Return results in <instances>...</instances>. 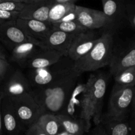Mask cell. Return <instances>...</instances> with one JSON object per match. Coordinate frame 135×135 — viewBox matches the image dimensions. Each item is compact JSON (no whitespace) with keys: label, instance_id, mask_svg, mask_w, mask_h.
<instances>
[{"label":"cell","instance_id":"cell-1","mask_svg":"<svg viewBox=\"0 0 135 135\" xmlns=\"http://www.w3.org/2000/svg\"><path fill=\"white\" fill-rule=\"evenodd\" d=\"M82 74L83 73L75 69L69 75L57 83L32 88L30 94L44 113L63 114Z\"/></svg>","mask_w":135,"mask_h":135},{"label":"cell","instance_id":"cell-2","mask_svg":"<svg viewBox=\"0 0 135 135\" xmlns=\"http://www.w3.org/2000/svg\"><path fill=\"white\" fill-rule=\"evenodd\" d=\"M113 33L106 31L98 42L85 56L75 62V69L81 73L95 71L109 65L113 57Z\"/></svg>","mask_w":135,"mask_h":135},{"label":"cell","instance_id":"cell-3","mask_svg":"<svg viewBox=\"0 0 135 135\" xmlns=\"http://www.w3.org/2000/svg\"><path fill=\"white\" fill-rule=\"evenodd\" d=\"M75 62L63 56L53 65L43 69L30 70L27 78L32 88L45 86L62 80L75 69Z\"/></svg>","mask_w":135,"mask_h":135},{"label":"cell","instance_id":"cell-4","mask_svg":"<svg viewBox=\"0 0 135 135\" xmlns=\"http://www.w3.org/2000/svg\"><path fill=\"white\" fill-rule=\"evenodd\" d=\"M134 91L135 86L123 87L115 84L105 115L116 121L127 119L129 112L131 110Z\"/></svg>","mask_w":135,"mask_h":135},{"label":"cell","instance_id":"cell-5","mask_svg":"<svg viewBox=\"0 0 135 135\" xmlns=\"http://www.w3.org/2000/svg\"><path fill=\"white\" fill-rule=\"evenodd\" d=\"M9 99L20 121L27 129L38 122L40 117L44 114L31 94L9 98Z\"/></svg>","mask_w":135,"mask_h":135},{"label":"cell","instance_id":"cell-6","mask_svg":"<svg viewBox=\"0 0 135 135\" xmlns=\"http://www.w3.org/2000/svg\"><path fill=\"white\" fill-rule=\"evenodd\" d=\"M108 79L105 74L100 73L90 75L87 82L90 87L92 98L95 105V115L94 122L95 126L100 125L102 119L104 98L106 92Z\"/></svg>","mask_w":135,"mask_h":135},{"label":"cell","instance_id":"cell-7","mask_svg":"<svg viewBox=\"0 0 135 135\" xmlns=\"http://www.w3.org/2000/svg\"><path fill=\"white\" fill-rule=\"evenodd\" d=\"M32 86L27 76L20 69H15L0 85L4 98L17 97L30 94Z\"/></svg>","mask_w":135,"mask_h":135},{"label":"cell","instance_id":"cell-8","mask_svg":"<svg viewBox=\"0 0 135 135\" xmlns=\"http://www.w3.org/2000/svg\"><path fill=\"white\" fill-rule=\"evenodd\" d=\"M76 13L77 21L88 30L106 28L112 32L110 22L102 11L76 5Z\"/></svg>","mask_w":135,"mask_h":135},{"label":"cell","instance_id":"cell-9","mask_svg":"<svg viewBox=\"0 0 135 135\" xmlns=\"http://www.w3.org/2000/svg\"><path fill=\"white\" fill-rule=\"evenodd\" d=\"M76 36L75 34H67L60 30H53L43 40L32 42L42 50H55L61 53L64 56L67 57L71 44Z\"/></svg>","mask_w":135,"mask_h":135},{"label":"cell","instance_id":"cell-10","mask_svg":"<svg viewBox=\"0 0 135 135\" xmlns=\"http://www.w3.org/2000/svg\"><path fill=\"white\" fill-rule=\"evenodd\" d=\"M1 119L4 134L23 135L27 131L17 117L9 98H4L2 100Z\"/></svg>","mask_w":135,"mask_h":135},{"label":"cell","instance_id":"cell-11","mask_svg":"<svg viewBox=\"0 0 135 135\" xmlns=\"http://www.w3.org/2000/svg\"><path fill=\"white\" fill-rule=\"evenodd\" d=\"M22 2L25 7L18 18L49 22V13L54 0H22Z\"/></svg>","mask_w":135,"mask_h":135},{"label":"cell","instance_id":"cell-12","mask_svg":"<svg viewBox=\"0 0 135 135\" xmlns=\"http://www.w3.org/2000/svg\"><path fill=\"white\" fill-rule=\"evenodd\" d=\"M100 37L91 30L76 35L71 44L67 57L73 61H77L92 50Z\"/></svg>","mask_w":135,"mask_h":135},{"label":"cell","instance_id":"cell-13","mask_svg":"<svg viewBox=\"0 0 135 135\" xmlns=\"http://www.w3.org/2000/svg\"><path fill=\"white\" fill-rule=\"evenodd\" d=\"M17 25L32 42L43 40L53 30L52 25L50 23L36 20L18 18Z\"/></svg>","mask_w":135,"mask_h":135},{"label":"cell","instance_id":"cell-14","mask_svg":"<svg viewBox=\"0 0 135 135\" xmlns=\"http://www.w3.org/2000/svg\"><path fill=\"white\" fill-rule=\"evenodd\" d=\"M28 40L26 34L17 25V21H7L0 25V42L11 51Z\"/></svg>","mask_w":135,"mask_h":135},{"label":"cell","instance_id":"cell-15","mask_svg":"<svg viewBox=\"0 0 135 135\" xmlns=\"http://www.w3.org/2000/svg\"><path fill=\"white\" fill-rule=\"evenodd\" d=\"M102 11L110 22L112 30L119 28L127 20L125 3L116 0H102Z\"/></svg>","mask_w":135,"mask_h":135},{"label":"cell","instance_id":"cell-16","mask_svg":"<svg viewBox=\"0 0 135 135\" xmlns=\"http://www.w3.org/2000/svg\"><path fill=\"white\" fill-rule=\"evenodd\" d=\"M63 56L61 53L55 50L40 49L28 61L26 68L30 70L47 68L59 61Z\"/></svg>","mask_w":135,"mask_h":135},{"label":"cell","instance_id":"cell-17","mask_svg":"<svg viewBox=\"0 0 135 135\" xmlns=\"http://www.w3.org/2000/svg\"><path fill=\"white\" fill-rule=\"evenodd\" d=\"M109 67L110 73L113 77L128 69L135 67V39L127 50L113 55Z\"/></svg>","mask_w":135,"mask_h":135},{"label":"cell","instance_id":"cell-18","mask_svg":"<svg viewBox=\"0 0 135 135\" xmlns=\"http://www.w3.org/2000/svg\"><path fill=\"white\" fill-rule=\"evenodd\" d=\"M76 2L69 3H57L54 0V4L49 13V22L51 25L58 22L76 21Z\"/></svg>","mask_w":135,"mask_h":135},{"label":"cell","instance_id":"cell-19","mask_svg":"<svg viewBox=\"0 0 135 135\" xmlns=\"http://www.w3.org/2000/svg\"><path fill=\"white\" fill-rule=\"evenodd\" d=\"M40 49L35 43L28 40L16 46L11 51L9 59L19 67L26 68L28 61Z\"/></svg>","mask_w":135,"mask_h":135},{"label":"cell","instance_id":"cell-20","mask_svg":"<svg viewBox=\"0 0 135 135\" xmlns=\"http://www.w3.org/2000/svg\"><path fill=\"white\" fill-rule=\"evenodd\" d=\"M95 115V105L91 92L90 87L88 82L86 83V90L80 107L79 119L85 124L86 133H89L91 128V120Z\"/></svg>","mask_w":135,"mask_h":135},{"label":"cell","instance_id":"cell-21","mask_svg":"<svg viewBox=\"0 0 135 135\" xmlns=\"http://www.w3.org/2000/svg\"><path fill=\"white\" fill-rule=\"evenodd\" d=\"M86 90V83H79L76 84L69 100L68 105L63 114L67 115L75 119H79L82 101Z\"/></svg>","mask_w":135,"mask_h":135},{"label":"cell","instance_id":"cell-22","mask_svg":"<svg viewBox=\"0 0 135 135\" xmlns=\"http://www.w3.org/2000/svg\"><path fill=\"white\" fill-rule=\"evenodd\" d=\"M63 130L69 135H83L86 133L85 124L80 119L65 114L55 115Z\"/></svg>","mask_w":135,"mask_h":135},{"label":"cell","instance_id":"cell-23","mask_svg":"<svg viewBox=\"0 0 135 135\" xmlns=\"http://www.w3.org/2000/svg\"><path fill=\"white\" fill-rule=\"evenodd\" d=\"M100 124L105 129L107 135H131L130 123L127 119L116 121L104 114Z\"/></svg>","mask_w":135,"mask_h":135},{"label":"cell","instance_id":"cell-24","mask_svg":"<svg viewBox=\"0 0 135 135\" xmlns=\"http://www.w3.org/2000/svg\"><path fill=\"white\" fill-rule=\"evenodd\" d=\"M47 135H59L63 130L55 115L44 113L37 122Z\"/></svg>","mask_w":135,"mask_h":135},{"label":"cell","instance_id":"cell-25","mask_svg":"<svg viewBox=\"0 0 135 135\" xmlns=\"http://www.w3.org/2000/svg\"><path fill=\"white\" fill-rule=\"evenodd\" d=\"M51 25H52L53 30H60L67 34H75V35L88 31L77 20L54 23Z\"/></svg>","mask_w":135,"mask_h":135},{"label":"cell","instance_id":"cell-26","mask_svg":"<svg viewBox=\"0 0 135 135\" xmlns=\"http://www.w3.org/2000/svg\"><path fill=\"white\" fill-rule=\"evenodd\" d=\"M113 78L115 84L117 85L123 87L135 86V67L120 73Z\"/></svg>","mask_w":135,"mask_h":135},{"label":"cell","instance_id":"cell-27","mask_svg":"<svg viewBox=\"0 0 135 135\" xmlns=\"http://www.w3.org/2000/svg\"><path fill=\"white\" fill-rule=\"evenodd\" d=\"M25 7V4L22 2V0H13V1L0 0V10L21 13L24 9Z\"/></svg>","mask_w":135,"mask_h":135},{"label":"cell","instance_id":"cell-28","mask_svg":"<svg viewBox=\"0 0 135 135\" xmlns=\"http://www.w3.org/2000/svg\"><path fill=\"white\" fill-rule=\"evenodd\" d=\"M14 70L7 60L0 58V85Z\"/></svg>","mask_w":135,"mask_h":135},{"label":"cell","instance_id":"cell-29","mask_svg":"<svg viewBox=\"0 0 135 135\" xmlns=\"http://www.w3.org/2000/svg\"><path fill=\"white\" fill-rule=\"evenodd\" d=\"M127 20L131 26L135 30V1L125 3Z\"/></svg>","mask_w":135,"mask_h":135},{"label":"cell","instance_id":"cell-30","mask_svg":"<svg viewBox=\"0 0 135 135\" xmlns=\"http://www.w3.org/2000/svg\"><path fill=\"white\" fill-rule=\"evenodd\" d=\"M19 14L20 13L18 12H10L0 10V19L5 21V22L11 21H17L19 18Z\"/></svg>","mask_w":135,"mask_h":135},{"label":"cell","instance_id":"cell-31","mask_svg":"<svg viewBox=\"0 0 135 135\" xmlns=\"http://www.w3.org/2000/svg\"><path fill=\"white\" fill-rule=\"evenodd\" d=\"M26 135H47L43 131V129L36 123L34 125H31L26 132Z\"/></svg>","mask_w":135,"mask_h":135},{"label":"cell","instance_id":"cell-32","mask_svg":"<svg viewBox=\"0 0 135 135\" xmlns=\"http://www.w3.org/2000/svg\"><path fill=\"white\" fill-rule=\"evenodd\" d=\"M89 135H107V134L104 127L100 124L98 125H96L95 127L90 131Z\"/></svg>","mask_w":135,"mask_h":135},{"label":"cell","instance_id":"cell-33","mask_svg":"<svg viewBox=\"0 0 135 135\" xmlns=\"http://www.w3.org/2000/svg\"><path fill=\"white\" fill-rule=\"evenodd\" d=\"M3 98V94L0 91V135H4L3 129L2 125V119H1V103H2V100Z\"/></svg>","mask_w":135,"mask_h":135},{"label":"cell","instance_id":"cell-34","mask_svg":"<svg viewBox=\"0 0 135 135\" xmlns=\"http://www.w3.org/2000/svg\"><path fill=\"white\" fill-rule=\"evenodd\" d=\"M129 123L131 127V135H135V116L131 117Z\"/></svg>","mask_w":135,"mask_h":135},{"label":"cell","instance_id":"cell-35","mask_svg":"<svg viewBox=\"0 0 135 135\" xmlns=\"http://www.w3.org/2000/svg\"><path fill=\"white\" fill-rule=\"evenodd\" d=\"M134 116H135V91L134 97H133V103H132L131 110V117H134Z\"/></svg>","mask_w":135,"mask_h":135},{"label":"cell","instance_id":"cell-36","mask_svg":"<svg viewBox=\"0 0 135 135\" xmlns=\"http://www.w3.org/2000/svg\"><path fill=\"white\" fill-rule=\"evenodd\" d=\"M0 58L7 60V54L5 50L0 46Z\"/></svg>","mask_w":135,"mask_h":135},{"label":"cell","instance_id":"cell-37","mask_svg":"<svg viewBox=\"0 0 135 135\" xmlns=\"http://www.w3.org/2000/svg\"><path fill=\"white\" fill-rule=\"evenodd\" d=\"M4 22H5V21H2V20L0 19V25H1V24H3Z\"/></svg>","mask_w":135,"mask_h":135},{"label":"cell","instance_id":"cell-38","mask_svg":"<svg viewBox=\"0 0 135 135\" xmlns=\"http://www.w3.org/2000/svg\"><path fill=\"white\" fill-rule=\"evenodd\" d=\"M23 135H26V134H23Z\"/></svg>","mask_w":135,"mask_h":135},{"label":"cell","instance_id":"cell-39","mask_svg":"<svg viewBox=\"0 0 135 135\" xmlns=\"http://www.w3.org/2000/svg\"><path fill=\"white\" fill-rule=\"evenodd\" d=\"M67 135H69V134H67Z\"/></svg>","mask_w":135,"mask_h":135},{"label":"cell","instance_id":"cell-40","mask_svg":"<svg viewBox=\"0 0 135 135\" xmlns=\"http://www.w3.org/2000/svg\"></svg>","mask_w":135,"mask_h":135}]
</instances>
